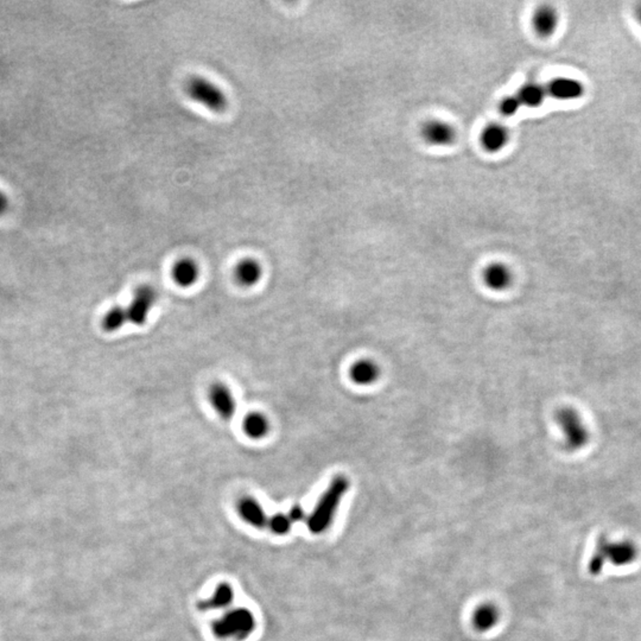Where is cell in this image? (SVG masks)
Wrapping results in <instances>:
<instances>
[{
  "label": "cell",
  "mask_w": 641,
  "mask_h": 641,
  "mask_svg": "<svg viewBox=\"0 0 641 641\" xmlns=\"http://www.w3.org/2000/svg\"><path fill=\"white\" fill-rule=\"evenodd\" d=\"M172 277L181 287H191L199 278V267L194 260H179L172 269Z\"/></svg>",
  "instance_id": "14"
},
{
  "label": "cell",
  "mask_w": 641,
  "mask_h": 641,
  "mask_svg": "<svg viewBox=\"0 0 641 641\" xmlns=\"http://www.w3.org/2000/svg\"><path fill=\"white\" fill-rule=\"evenodd\" d=\"M236 279L246 287L255 285L262 277V267L255 259H243L238 264L235 270Z\"/></svg>",
  "instance_id": "16"
},
{
  "label": "cell",
  "mask_w": 641,
  "mask_h": 641,
  "mask_svg": "<svg viewBox=\"0 0 641 641\" xmlns=\"http://www.w3.org/2000/svg\"><path fill=\"white\" fill-rule=\"evenodd\" d=\"M510 140V132L500 123H488L480 136L482 148L490 153H497L505 148Z\"/></svg>",
  "instance_id": "9"
},
{
  "label": "cell",
  "mask_w": 641,
  "mask_h": 641,
  "mask_svg": "<svg viewBox=\"0 0 641 641\" xmlns=\"http://www.w3.org/2000/svg\"><path fill=\"white\" fill-rule=\"evenodd\" d=\"M348 490V481L345 478H336L331 482L329 490L324 493L314 512L308 520V527L312 534H321L331 525L335 512L339 507L343 494Z\"/></svg>",
  "instance_id": "2"
},
{
  "label": "cell",
  "mask_w": 641,
  "mask_h": 641,
  "mask_svg": "<svg viewBox=\"0 0 641 641\" xmlns=\"http://www.w3.org/2000/svg\"><path fill=\"white\" fill-rule=\"evenodd\" d=\"M546 84L549 98L557 100L578 99L583 96L585 87L580 81L568 77H558Z\"/></svg>",
  "instance_id": "8"
},
{
  "label": "cell",
  "mask_w": 641,
  "mask_h": 641,
  "mask_svg": "<svg viewBox=\"0 0 641 641\" xmlns=\"http://www.w3.org/2000/svg\"><path fill=\"white\" fill-rule=\"evenodd\" d=\"M126 321H128V310L120 307L113 308L105 317L104 327L108 331H118Z\"/></svg>",
  "instance_id": "21"
},
{
  "label": "cell",
  "mask_w": 641,
  "mask_h": 641,
  "mask_svg": "<svg viewBox=\"0 0 641 641\" xmlns=\"http://www.w3.org/2000/svg\"><path fill=\"white\" fill-rule=\"evenodd\" d=\"M291 519L284 514H277L270 522L271 530L277 534H285L290 531Z\"/></svg>",
  "instance_id": "22"
},
{
  "label": "cell",
  "mask_w": 641,
  "mask_h": 641,
  "mask_svg": "<svg viewBox=\"0 0 641 641\" xmlns=\"http://www.w3.org/2000/svg\"><path fill=\"white\" fill-rule=\"evenodd\" d=\"M634 15H635V18H637L638 22L641 24V4L638 5L635 10H634Z\"/></svg>",
  "instance_id": "26"
},
{
  "label": "cell",
  "mask_w": 641,
  "mask_h": 641,
  "mask_svg": "<svg viewBox=\"0 0 641 641\" xmlns=\"http://www.w3.org/2000/svg\"><path fill=\"white\" fill-rule=\"evenodd\" d=\"M483 279L487 287H490L492 290H504L506 287H510L512 282V273L510 269L506 267L504 264H490L487 267L483 273Z\"/></svg>",
  "instance_id": "13"
},
{
  "label": "cell",
  "mask_w": 641,
  "mask_h": 641,
  "mask_svg": "<svg viewBox=\"0 0 641 641\" xmlns=\"http://www.w3.org/2000/svg\"><path fill=\"white\" fill-rule=\"evenodd\" d=\"M556 422L566 439V448L570 451L583 449L589 442V430L582 421L578 411L570 407H561L556 412Z\"/></svg>",
  "instance_id": "4"
},
{
  "label": "cell",
  "mask_w": 641,
  "mask_h": 641,
  "mask_svg": "<svg viewBox=\"0 0 641 641\" xmlns=\"http://www.w3.org/2000/svg\"><path fill=\"white\" fill-rule=\"evenodd\" d=\"M532 25L538 36H551L557 29V11L548 5L538 8L532 17Z\"/></svg>",
  "instance_id": "10"
},
{
  "label": "cell",
  "mask_w": 641,
  "mask_h": 641,
  "mask_svg": "<svg viewBox=\"0 0 641 641\" xmlns=\"http://www.w3.org/2000/svg\"><path fill=\"white\" fill-rule=\"evenodd\" d=\"M303 517H304V512H303L302 508H301L299 506H295V507L290 511V514H289V518L291 519V522H299V520H302Z\"/></svg>",
  "instance_id": "24"
},
{
  "label": "cell",
  "mask_w": 641,
  "mask_h": 641,
  "mask_svg": "<svg viewBox=\"0 0 641 641\" xmlns=\"http://www.w3.org/2000/svg\"><path fill=\"white\" fill-rule=\"evenodd\" d=\"M211 400L213 407L219 412L220 416L226 421L233 417L236 411L234 397L227 387L223 385H216L211 391Z\"/></svg>",
  "instance_id": "11"
},
{
  "label": "cell",
  "mask_w": 641,
  "mask_h": 641,
  "mask_svg": "<svg viewBox=\"0 0 641 641\" xmlns=\"http://www.w3.org/2000/svg\"><path fill=\"white\" fill-rule=\"evenodd\" d=\"M233 598H234V591L232 589L231 586L223 583L216 588V593L213 594V596L209 600L199 603V608L201 610H220L223 607V608L227 607L233 601Z\"/></svg>",
  "instance_id": "18"
},
{
  "label": "cell",
  "mask_w": 641,
  "mask_h": 641,
  "mask_svg": "<svg viewBox=\"0 0 641 641\" xmlns=\"http://www.w3.org/2000/svg\"><path fill=\"white\" fill-rule=\"evenodd\" d=\"M378 375V366L368 360H361L352 367V379L359 385H370L377 380Z\"/></svg>",
  "instance_id": "17"
},
{
  "label": "cell",
  "mask_w": 641,
  "mask_h": 641,
  "mask_svg": "<svg viewBox=\"0 0 641 641\" xmlns=\"http://www.w3.org/2000/svg\"><path fill=\"white\" fill-rule=\"evenodd\" d=\"M499 612L494 605H482L475 610L473 617V624L475 628L480 632H486L488 629L493 628V626L498 622Z\"/></svg>",
  "instance_id": "19"
},
{
  "label": "cell",
  "mask_w": 641,
  "mask_h": 641,
  "mask_svg": "<svg viewBox=\"0 0 641 641\" xmlns=\"http://www.w3.org/2000/svg\"><path fill=\"white\" fill-rule=\"evenodd\" d=\"M243 430L248 436L255 439L263 438L269 431V422L263 414H251L247 416L243 422Z\"/></svg>",
  "instance_id": "20"
},
{
  "label": "cell",
  "mask_w": 641,
  "mask_h": 641,
  "mask_svg": "<svg viewBox=\"0 0 641 641\" xmlns=\"http://www.w3.org/2000/svg\"><path fill=\"white\" fill-rule=\"evenodd\" d=\"M8 206H10V201H8V196L0 190V216H3L8 211Z\"/></svg>",
  "instance_id": "25"
},
{
  "label": "cell",
  "mask_w": 641,
  "mask_h": 641,
  "mask_svg": "<svg viewBox=\"0 0 641 641\" xmlns=\"http://www.w3.org/2000/svg\"><path fill=\"white\" fill-rule=\"evenodd\" d=\"M255 617L246 608H236L213 624L216 637L243 640L255 631Z\"/></svg>",
  "instance_id": "5"
},
{
  "label": "cell",
  "mask_w": 641,
  "mask_h": 641,
  "mask_svg": "<svg viewBox=\"0 0 641 641\" xmlns=\"http://www.w3.org/2000/svg\"><path fill=\"white\" fill-rule=\"evenodd\" d=\"M239 512L247 522L258 529L266 525V515L264 513L259 502H255V499H243L239 504Z\"/></svg>",
  "instance_id": "15"
},
{
  "label": "cell",
  "mask_w": 641,
  "mask_h": 641,
  "mask_svg": "<svg viewBox=\"0 0 641 641\" xmlns=\"http://www.w3.org/2000/svg\"><path fill=\"white\" fill-rule=\"evenodd\" d=\"M156 292L151 287L143 285L138 287L132 301L131 306L128 307V317L130 322L137 326H142L146 322L149 311L151 309L152 304L155 302Z\"/></svg>",
  "instance_id": "7"
},
{
  "label": "cell",
  "mask_w": 641,
  "mask_h": 641,
  "mask_svg": "<svg viewBox=\"0 0 641 641\" xmlns=\"http://www.w3.org/2000/svg\"><path fill=\"white\" fill-rule=\"evenodd\" d=\"M422 138L426 144L431 146H449L454 143L456 138V131L454 126L443 120L434 119L423 125Z\"/></svg>",
  "instance_id": "6"
},
{
  "label": "cell",
  "mask_w": 641,
  "mask_h": 641,
  "mask_svg": "<svg viewBox=\"0 0 641 641\" xmlns=\"http://www.w3.org/2000/svg\"><path fill=\"white\" fill-rule=\"evenodd\" d=\"M519 104L522 107H538L544 103V100L549 98L546 84H526L522 86L518 92L515 93Z\"/></svg>",
  "instance_id": "12"
},
{
  "label": "cell",
  "mask_w": 641,
  "mask_h": 641,
  "mask_svg": "<svg viewBox=\"0 0 641 641\" xmlns=\"http://www.w3.org/2000/svg\"><path fill=\"white\" fill-rule=\"evenodd\" d=\"M637 557L638 548L633 542L627 539L610 541L603 536L596 543L588 563V570L591 575L596 576L602 573L607 564L617 568L629 566L637 559Z\"/></svg>",
  "instance_id": "1"
},
{
  "label": "cell",
  "mask_w": 641,
  "mask_h": 641,
  "mask_svg": "<svg viewBox=\"0 0 641 641\" xmlns=\"http://www.w3.org/2000/svg\"><path fill=\"white\" fill-rule=\"evenodd\" d=\"M186 92L193 101L209 111L221 113L228 107V99L218 84L206 77L191 76L186 82Z\"/></svg>",
  "instance_id": "3"
},
{
  "label": "cell",
  "mask_w": 641,
  "mask_h": 641,
  "mask_svg": "<svg viewBox=\"0 0 641 641\" xmlns=\"http://www.w3.org/2000/svg\"><path fill=\"white\" fill-rule=\"evenodd\" d=\"M499 108H500L502 116H512L522 108V106L519 104L515 94H513V96H506L505 99H502Z\"/></svg>",
  "instance_id": "23"
}]
</instances>
